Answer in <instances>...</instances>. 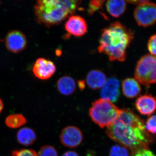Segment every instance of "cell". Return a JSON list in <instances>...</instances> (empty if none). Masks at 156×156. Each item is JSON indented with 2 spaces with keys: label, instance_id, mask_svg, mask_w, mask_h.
I'll use <instances>...</instances> for the list:
<instances>
[{
  "label": "cell",
  "instance_id": "9a60e30c",
  "mask_svg": "<svg viewBox=\"0 0 156 156\" xmlns=\"http://www.w3.org/2000/svg\"><path fill=\"white\" fill-rule=\"evenodd\" d=\"M76 87L74 80L69 76L62 77L57 82V89L63 95H71L76 91Z\"/></svg>",
  "mask_w": 156,
  "mask_h": 156
},
{
  "label": "cell",
  "instance_id": "ffe728a7",
  "mask_svg": "<svg viewBox=\"0 0 156 156\" xmlns=\"http://www.w3.org/2000/svg\"><path fill=\"white\" fill-rule=\"evenodd\" d=\"M37 154V156H58L56 148L51 145L42 147Z\"/></svg>",
  "mask_w": 156,
  "mask_h": 156
},
{
  "label": "cell",
  "instance_id": "277c9868",
  "mask_svg": "<svg viewBox=\"0 0 156 156\" xmlns=\"http://www.w3.org/2000/svg\"><path fill=\"white\" fill-rule=\"evenodd\" d=\"M120 111L111 101L100 98L92 103L89 115L92 121L100 128H108L116 119Z\"/></svg>",
  "mask_w": 156,
  "mask_h": 156
},
{
  "label": "cell",
  "instance_id": "603a6c76",
  "mask_svg": "<svg viewBox=\"0 0 156 156\" xmlns=\"http://www.w3.org/2000/svg\"><path fill=\"white\" fill-rule=\"evenodd\" d=\"M105 0H91L89 5L88 12L89 14H93L95 11L100 9Z\"/></svg>",
  "mask_w": 156,
  "mask_h": 156
},
{
  "label": "cell",
  "instance_id": "7a4b0ae2",
  "mask_svg": "<svg viewBox=\"0 0 156 156\" xmlns=\"http://www.w3.org/2000/svg\"><path fill=\"white\" fill-rule=\"evenodd\" d=\"M134 37L131 30L119 22L113 23L101 30L98 52L107 56L111 61H125Z\"/></svg>",
  "mask_w": 156,
  "mask_h": 156
},
{
  "label": "cell",
  "instance_id": "44dd1931",
  "mask_svg": "<svg viewBox=\"0 0 156 156\" xmlns=\"http://www.w3.org/2000/svg\"><path fill=\"white\" fill-rule=\"evenodd\" d=\"M156 119L155 115L151 116L147 120L145 124L146 130L151 135H154L156 134Z\"/></svg>",
  "mask_w": 156,
  "mask_h": 156
},
{
  "label": "cell",
  "instance_id": "d4e9b609",
  "mask_svg": "<svg viewBox=\"0 0 156 156\" xmlns=\"http://www.w3.org/2000/svg\"><path fill=\"white\" fill-rule=\"evenodd\" d=\"M156 35L154 34L150 38L147 44L148 50L151 55L154 56H156Z\"/></svg>",
  "mask_w": 156,
  "mask_h": 156
},
{
  "label": "cell",
  "instance_id": "ac0fdd59",
  "mask_svg": "<svg viewBox=\"0 0 156 156\" xmlns=\"http://www.w3.org/2000/svg\"><path fill=\"white\" fill-rule=\"evenodd\" d=\"M27 123L25 117L22 115L15 114L8 116L5 119L6 126L12 129H16L24 126Z\"/></svg>",
  "mask_w": 156,
  "mask_h": 156
},
{
  "label": "cell",
  "instance_id": "d6986e66",
  "mask_svg": "<svg viewBox=\"0 0 156 156\" xmlns=\"http://www.w3.org/2000/svg\"><path fill=\"white\" fill-rule=\"evenodd\" d=\"M109 155V156H130L128 149L122 145L112 147Z\"/></svg>",
  "mask_w": 156,
  "mask_h": 156
},
{
  "label": "cell",
  "instance_id": "3957f363",
  "mask_svg": "<svg viewBox=\"0 0 156 156\" xmlns=\"http://www.w3.org/2000/svg\"><path fill=\"white\" fill-rule=\"evenodd\" d=\"M77 0H39L35 7L38 20L48 26L58 24L76 11Z\"/></svg>",
  "mask_w": 156,
  "mask_h": 156
},
{
  "label": "cell",
  "instance_id": "5b68a950",
  "mask_svg": "<svg viewBox=\"0 0 156 156\" xmlns=\"http://www.w3.org/2000/svg\"><path fill=\"white\" fill-rule=\"evenodd\" d=\"M155 56L147 54L137 62L135 68V79L146 87H150L156 83Z\"/></svg>",
  "mask_w": 156,
  "mask_h": 156
},
{
  "label": "cell",
  "instance_id": "5bb4252c",
  "mask_svg": "<svg viewBox=\"0 0 156 156\" xmlns=\"http://www.w3.org/2000/svg\"><path fill=\"white\" fill-rule=\"evenodd\" d=\"M106 81V76L99 70H92L87 76V85L89 88L94 90L102 88Z\"/></svg>",
  "mask_w": 156,
  "mask_h": 156
},
{
  "label": "cell",
  "instance_id": "7402d4cb",
  "mask_svg": "<svg viewBox=\"0 0 156 156\" xmlns=\"http://www.w3.org/2000/svg\"><path fill=\"white\" fill-rule=\"evenodd\" d=\"M11 156H37V154L33 150L23 149L13 151Z\"/></svg>",
  "mask_w": 156,
  "mask_h": 156
},
{
  "label": "cell",
  "instance_id": "7c38bea8",
  "mask_svg": "<svg viewBox=\"0 0 156 156\" xmlns=\"http://www.w3.org/2000/svg\"><path fill=\"white\" fill-rule=\"evenodd\" d=\"M135 104L136 109L140 114L151 116L155 111V98L151 94L141 95L137 98Z\"/></svg>",
  "mask_w": 156,
  "mask_h": 156
},
{
  "label": "cell",
  "instance_id": "f1b7e54d",
  "mask_svg": "<svg viewBox=\"0 0 156 156\" xmlns=\"http://www.w3.org/2000/svg\"><path fill=\"white\" fill-rule=\"evenodd\" d=\"M79 85L80 88L82 89H83L84 87H85V83H84L83 81H80V82H79Z\"/></svg>",
  "mask_w": 156,
  "mask_h": 156
},
{
  "label": "cell",
  "instance_id": "8fae6325",
  "mask_svg": "<svg viewBox=\"0 0 156 156\" xmlns=\"http://www.w3.org/2000/svg\"><path fill=\"white\" fill-rule=\"evenodd\" d=\"M120 83L116 78L112 77L106 81L101 92L102 99L111 101L112 103L118 101L120 96Z\"/></svg>",
  "mask_w": 156,
  "mask_h": 156
},
{
  "label": "cell",
  "instance_id": "cb8c5ba5",
  "mask_svg": "<svg viewBox=\"0 0 156 156\" xmlns=\"http://www.w3.org/2000/svg\"><path fill=\"white\" fill-rule=\"evenodd\" d=\"M131 156H155L149 148H142L132 151Z\"/></svg>",
  "mask_w": 156,
  "mask_h": 156
},
{
  "label": "cell",
  "instance_id": "4316f807",
  "mask_svg": "<svg viewBox=\"0 0 156 156\" xmlns=\"http://www.w3.org/2000/svg\"><path fill=\"white\" fill-rule=\"evenodd\" d=\"M62 156H79V155L76 152L73 151H68L65 153Z\"/></svg>",
  "mask_w": 156,
  "mask_h": 156
},
{
  "label": "cell",
  "instance_id": "4fadbf2b",
  "mask_svg": "<svg viewBox=\"0 0 156 156\" xmlns=\"http://www.w3.org/2000/svg\"><path fill=\"white\" fill-rule=\"evenodd\" d=\"M122 89L124 95L129 98L137 97L141 91L139 82L136 79L132 78H127L123 81Z\"/></svg>",
  "mask_w": 156,
  "mask_h": 156
},
{
  "label": "cell",
  "instance_id": "30bf717a",
  "mask_svg": "<svg viewBox=\"0 0 156 156\" xmlns=\"http://www.w3.org/2000/svg\"><path fill=\"white\" fill-rule=\"evenodd\" d=\"M65 29L69 34L80 37L86 34L88 27L83 18L80 16L73 15L68 19L65 24Z\"/></svg>",
  "mask_w": 156,
  "mask_h": 156
},
{
  "label": "cell",
  "instance_id": "2e32d148",
  "mask_svg": "<svg viewBox=\"0 0 156 156\" xmlns=\"http://www.w3.org/2000/svg\"><path fill=\"white\" fill-rule=\"evenodd\" d=\"M17 141L21 145L28 146L37 140V134L31 128L25 127L20 129L17 134Z\"/></svg>",
  "mask_w": 156,
  "mask_h": 156
},
{
  "label": "cell",
  "instance_id": "6da1fadb",
  "mask_svg": "<svg viewBox=\"0 0 156 156\" xmlns=\"http://www.w3.org/2000/svg\"><path fill=\"white\" fill-rule=\"evenodd\" d=\"M106 133L114 141L132 151L149 148L152 141L143 120L128 109H121L116 119L107 128Z\"/></svg>",
  "mask_w": 156,
  "mask_h": 156
},
{
  "label": "cell",
  "instance_id": "e0dca14e",
  "mask_svg": "<svg viewBox=\"0 0 156 156\" xmlns=\"http://www.w3.org/2000/svg\"><path fill=\"white\" fill-rule=\"evenodd\" d=\"M126 0H108L106 9L112 17H118L122 15L126 10Z\"/></svg>",
  "mask_w": 156,
  "mask_h": 156
},
{
  "label": "cell",
  "instance_id": "83f0119b",
  "mask_svg": "<svg viewBox=\"0 0 156 156\" xmlns=\"http://www.w3.org/2000/svg\"><path fill=\"white\" fill-rule=\"evenodd\" d=\"M3 108H4V104L2 100L0 98V114L2 112Z\"/></svg>",
  "mask_w": 156,
  "mask_h": 156
},
{
  "label": "cell",
  "instance_id": "484cf974",
  "mask_svg": "<svg viewBox=\"0 0 156 156\" xmlns=\"http://www.w3.org/2000/svg\"><path fill=\"white\" fill-rule=\"evenodd\" d=\"M150 0H126V2L134 5H140L142 3L148 2Z\"/></svg>",
  "mask_w": 156,
  "mask_h": 156
},
{
  "label": "cell",
  "instance_id": "ba28073f",
  "mask_svg": "<svg viewBox=\"0 0 156 156\" xmlns=\"http://www.w3.org/2000/svg\"><path fill=\"white\" fill-rule=\"evenodd\" d=\"M5 44L7 49L11 53H19L24 50L27 40L24 34L20 31H11L6 36Z\"/></svg>",
  "mask_w": 156,
  "mask_h": 156
},
{
  "label": "cell",
  "instance_id": "8992f818",
  "mask_svg": "<svg viewBox=\"0 0 156 156\" xmlns=\"http://www.w3.org/2000/svg\"><path fill=\"white\" fill-rule=\"evenodd\" d=\"M134 17L140 26L148 27L154 25L156 19L155 4L149 2L140 4L134 11Z\"/></svg>",
  "mask_w": 156,
  "mask_h": 156
},
{
  "label": "cell",
  "instance_id": "9c48e42d",
  "mask_svg": "<svg viewBox=\"0 0 156 156\" xmlns=\"http://www.w3.org/2000/svg\"><path fill=\"white\" fill-rule=\"evenodd\" d=\"M56 66L53 62L44 58H38L33 67V72L40 80H47L55 74Z\"/></svg>",
  "mask_w": 156,
  "mask_h": 156
},
{
  "label": "cell",
  "instance_id": "52a82bcc",
  "mask_svg": "<svg viewBox=\"0 0 156 156\" xmlns=\"http://www.w3.org/2000/svg\"><path fill=\"white\" fill-rule=\"evenodd\" d=\"M59 138L64 146L75 148L82 143L83 137L82 131L79 128L76 126H69L62 131Z\"/></svg>",
  "mask_w": 156,
  "mask_h": 156
}]
</instances>
